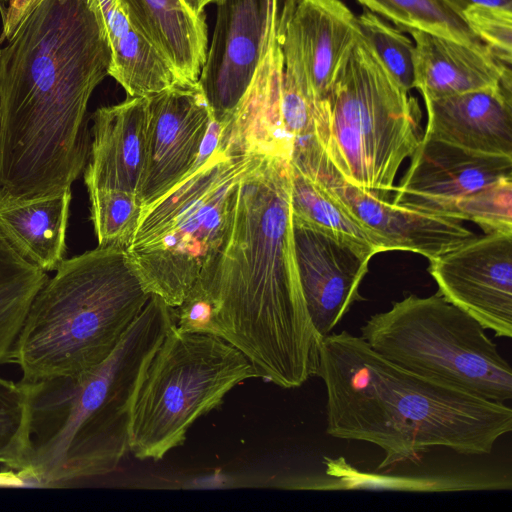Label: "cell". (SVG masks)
Segmentation results:
<instances>
[{
  "label": "cell",
  "mask_w": 512,
  "mask_h": 512,
  "mask_svg": "<svg viewBox=\"0 0 512 512\" xmlns=\"http://www.w3.org/2000/svg\"><path fill=\"white\" fill-rule=\"evenodd\" d=\"M110 61L88 0H40L0 49L1 198L71 189L90 152L88 102Z\"/></svg>",
  "instance_id": "obj_1"
},
{
  "label": "cell",
  "mask_w": 512,
  "mask_h": 512,
  "mask_svg": "<svg viewBox=\"0 0 512 512\" xmlns=\"http://www.w3.org/2000/svg\"><path fill=\"white\" fill-rule=\"evenodd\" d=\"M194 285L214 307L216 336L248 359L256 377L292 389L316 376L321 338L297 269L288 159L252 153L225 239Z\"/></svg>",
  "instance_id": "obj_2"
},
{
  "label": "cell",
  "mask_w": 512,
  "mask_h": 512,
  "mask_svg": "<svg viewBox=\"0 0 512 512\" xmlns=\"http://www.w3.org/2000/svg\"><path fill=\"white\" fill-rule=\"evenodd\" d=\"M316 376L326 390L329 436L371 443L378 470L415 462L435 448L490 454L512 430V409L389 361L347 331L320 340Z\"/></svg>",
  "instance_id": "obj_3"
},
{
  "label": "cell",
  "mask_w": 512,
  "mask_h": 512,
  "mask_svg": "<svg viewBox=\"0 0 512 512\" xmlns=\"http://www.w3.org/2000/svg\"><path fill=\"white\" fill-rule=\"evenodd\" d=\"M173 321L172 307L151 295L100 365L78 375L23 382L31 447L25 485L67 487L118 467L129 451L138 388Z\"/></svg>",
  "instance_id": "obj_4"
},
{
  "label": "cell",
  "mask_w": 512,
  "mask_h": 512,
  "mask_svg": "<svg viewBox=\"0 0 512 512\" xmlns=\"http://www.w3.org/2000/svg\"><path fill=\"white\" fill-rule=\"evenodd\" d=\"M55 271L32 300L13 348L24 383L100 365L151 297L125 250L97 247Z\"/></svg>",
  "instance_id": "obj_5"
},
{
  "label": "cell",
  "mask_w": 512,
  "mask_h": 512,
  "mask_svg": "<svg viewBox=\"0 0 512 512\" xmlns=\"http://www.w3.org/2000/svg\"><path fill=\"white\" fill-rule=\"evenodd\" d=\"M251 156L223 150L207 134L194 167L143 207L126 252L148 292L168 306L180 305L220 249Z\"/></svg>",
  "instance_id": "obj_6"
},
{
  "label": "cell",
  "mask_w": 512,
  "mask_h": 512,
  "mask_svg": "<svg viewBox=\"0 0 512 512\" xmlns=\"http://www.w3.org/2000/svg\"><path fill=\"white\" fill-rule=\"evenodd\" d=\"M420 121L417 99L396 83L362 35L315 108L317 139L338 173L388 200L402 162L422 138Z\"/></svg>",
  "instance_id": "obj_7"
},
{
  "label": "cell",
  "mask_w": 512,
  "mask_h": 512,
  "mask_svg": "<svg viewBox=\"0 0 512 512\" xmlns=\"http://www.w3.org/2000/svg\"><path fill=\"white\" fill-rule=\"evenodd\" d=\"M360 336L411 372L488 400L512 398L511 367L486 329L438 291L393 302L365 321Z\"/></svg>",
  "instance_id": "obj_8"
},
{
  "label": "cell",
  "mask_w": 512,
  "mask_h": 512,
  "mask_svg": "<svg viewBox=\"0 0 512 512\" xmlns=\"http://www.w3.org/2000/svg\"><path fill=\"white\" fill-rule=\"evenodd\" d=\"M256 377L251 363L224 339L178 330L174 321L138 388L129 451L140 460L164 458L182 445L201 416L241 382Z\"/></svg>",
  "instance_id": "obj_9"
},
{
  "label": "cell",
  "mask_w": 512,
  "mask_h": 512,
  "mask_svg": "<svg viewBox=\"0 0 512 512\" xmlns=\"http://www.w3.org/2000/svg\"><path fill=\"white\" fill-rule=\"evenodd\" d=\"M360 35L357 17L340 0H282L276 36L283 67L314 103L328 97Z\"/></svg>",
  "instance_id": "obj_10"
},
{
  "label": "cell",
  "mask_w": 512,
  "mask_h": 512,
  "mask_svg": "<svg viewBox=\"0 0 512 512\" xmlns=\"http://www.w3.org/2000/svg\"><path fill=\"white\" fill-rule=\"evenodd\" d=\"M438 292L495 336L512 337V232H489L430 261Z\"/></svg>",
  "instance_id": "obj_11"
},
{
  "label": "cell",
  "mask_w": 512,
  "mask_h": 512,
  "mask_svg": "<svg viewBox=\"0 0 512 512\" xmlns=\"http://www.w3.org/2000/svg\"><path fill=\"white\" fill-rule=\"evenodd\" d=\"M292 233L306 308L322 339L332 333L354 303L363 300L360 284L370 259L378 253L294 214Z\"/></svg>",
  "instance_id": "obj_12"
},
{
  "label": "cell",
  "mask_w": 512,
  "mask_h": 512,
  "mask_svg": "<svg viewBox=\"0 0 512 512\" xmlns=\"http://www.w3.org/2000/svg\"><path fill=\"white\" fill-rule=\"evenodd\" d=\"M213 121L199 83H178L147 97L143 207L176 185L196 164Z\"/></svg>",
  "instance_id": "obj_13"
},
{
  "label": "cell",
  "mask_w": 512,
  "mask_h": 512,
  "mask_svg": "<svg viewBox=\"0 0 512 512\" xmlns=\"http://www.w3.org/2000/svg\"><path fill=\"white\" fill-rule=\"evenodd\" d=\"M303 174L391 250L410 251L431 261L477 237L460 220L400 206L347 182L325 152Z\"/></svg>",
  "instance_id": "obj_14"
},
{
  "label": "cell",
  "mask_w": 512,
  "mask_h": 512,
  "mask_svg": "<svg viewBox=\"0 0 512 512\" xmlns=\"http://www.w3.org/2000/svg\"><path fill=\"white\" fill-rule=\"evenodd\" d=\"M274 0H222L199 86L213 120L226 124L247 92L259 66Z\"/></svg>",
  "instance_id": "obj_15"
},
{
  "label": "cell",
  "mask_w": 512,
  "mask_h": 512,
  "mask_svg": "<svg viewBox=\"0 0 512 512\" xmlns=\"http://www.w3.org/2000/svg\"><path fill=\"white\" fill-rule=\"evenodd\" d=\"M410 158L392 202L435 215L461 197L512 177L510 156L479 153L423 135Z\"/></svg>",
  "instance_id": "obj_16"
},
{
  "label": "cell",
  "mask_w": 512,
  "mask_h": 512,
  "mask_svg": "<svg viewBox=\"0 0 512 512\" xmlns=\"http://www.w3.org/2000/svg\"><path fill=\"white\" fill-rule=\"evenodd\" d=\"M512 77L501 84L424 100V137L490 155L512 157Z\"/></svg>",
  "instance_id": "obj_17"
},
{
  "label": "cell",
  "mask_w": 512,
  "mask_h": 512,
  "mask_svg": "<svg viewBox=\"0 0 512 512\" xmlns=\"http://www.w3.org/2000/svg\"><path fill=\"white\" fill-rule=\"evenodd\" d=\"M84 173L88 192L115 189L138 194L145 166L147 97L101 107L93 115Z\"/></svg>",
  "instance_id": "obj_18"
},
{
  "label": "cell",
  "mask_w": 512,
  "mask_h": 512,
  "mask_svg": "<svg viewBox=\"0 0 512 512\" xmlns=\"http://www.w3.org/2000/svg\"><path fill=\"white\" fill-rule=\"evenodd\" d=\"M415 41V88L432 100L494 87L512 77L511 66L485 45H473L420 29H407Z\"/></svg>",
  "instance_id": "obj_19"
},
{
  "label": "cell",
  "mask_w": 512,
  "mask_h": 512,
  "mask_svg": "<svg viewBox=\"0 0 512 512\" xmlns=\"http://www.w3.org/2000/svg\"><path fill=\"white\" fill-rule=\"evenodd\" d=\"M105 34L109 75L128 97H148L182 82L130 17L123 0H88Z\"/></svg>",
  "instance_id": "obj_20"
},
{
  "label": "cell",
  "mask_w": 512,
  "mask_h": 512,
  "mask_svg": "<svg viewBox=\"0 0 512 512\" xmlns=\"http://www.w3.org/2000/svg\"><path fill=\"white\" fill-rule=\"evenodd\" d=\"M133 21L184 83H197L208 51L205 14L183 0H123Z\"/></svg>",
  "instance_id": "obj_21"
},
{
  "label": "cell",
  "mask_w": 512,
  "mask_h": 512,
  "mask_svg": "<svg viewBox=\"0 0 512 512\" xmlns=\"http://www.w3.org/2000/svg\"><path fill=\"white\" fill-rule=\"evenodd\" d=\"M71 189L31 201L0 197V232L28 261L44 272L64 260Z\"/></svg>",
  "instance_id": "obj_22"
},
{
  "label": "cell",
  "mask_w": 512,
  "mask_h": 512,
  "mask_svg": "<svg viewBox=\"0 0 512 512\" xmlns=\"http://www.w3.org/2000/svg\"><path fill=\"white\" fill-rule=\"evenodd\" d=\"M48 278L0 232V365L12 362L13 348L30 304Z\"/></svg>",
  "instance_id": "obj_23"
},
{
  "label": "cell",
  "mask_w": 512,
  "mask_h": 512,
  "mask_svg": "<svg viewBox=\"0 0 512 512\" xmlns=\"http://www.w3.org/2000/svg\"><path fill=\"white\" fill-rule=\"evenodd\" d=\"M290 202L292 214L315 226L365 244L377 253L391 251L385 240L358 222L315 181L291 165Z\"/></svg>",
  "instance_id": "obj_24"
},
{
  "label": "cell",
  "mask_w": 512,
  "mask_h": 512,
  "mask_svg": "<svg viewBox=\"0 0 512 512\" xmlns=\"http://www.w3.org/2000/svg\"><path fill=\"white\" fill-rule=\"evenodd\" d=\"M366 9L392 21L399 30L420 29L468 44L484 45L463 15L444 0H357Z\"/></svg>",
  "instance_id": "obj_25"
},
{
  "label": "cell",
  "mask_w": 512,
  "mask_h": 512,
  "mask_svg": "<svg viewBox=\"0 0 512 512\" xmlns=\"http://www.w3.org/2000/svg\"><path fill=\"white\" fill-rule=\"evenodd\" d=\"M30 453L27 386L0 376V466L15 474L23 485Z\"/></svg>",
  "instance_id": "obj_26"
},
{
  "label": "cell",
  "mask_w": 512,
  "mask_h": 512,
  "mask_svg": "<svg viewBox=\"0 0 512 512\" xmlns=\"http://www.w3.org/2000/svg\"><path fill=\"white\" fill-rule=\"evenodd\" d=\"M89 198L98 247L126 251L143 209L138 194L115 189H95L89 191Z\"/></svg>",
  "instance_id": "obj_27"
},
{
  "label": "cell",
  "mask_w": 512,
  "mask_h": 512,
  "mask_svg": "<svg viewBox=\"0 0 512 512\" xmlns=\"http://www.w3.org/2000/svg\"><path fill=\"white\" fill-rule=\"evenodd\" d=\"M357 23L361 35L396 83L407 92L415 88L414 45L411 40L366 8L357 17Z\"/></svg>",
  "instance_id": "obj_28"
},
{
  "label": "cell",
  "mask_w": 512,
  "mask_h": 512,
  "mask_svg": "<svg viewBox=\"0 0 512 512\" xmlns=\"http://www.w3.org/2000/svg\"><path fill=\"white\" fill-rule=\"evenodd\" d=\"M439 215L472 221L486 233L512 232V177L500 179L447 204Z\"/></svg>",
  "instance_id": "obj_29"
},
{
  "label": "cell",
  "mask_w": 512,
  "mask_h": 512,
  "mask_svg": "<svg viewBox=\"0 0 512 512\" xmlns=\"http://www.w3.org/2000/svg\"><path fill=\"white\" fill-rule=\"evenodd\" d=\"M478 39L502 63L511 66L512 10L474 5L462 13Z\"/></svg>",
  "instance_id": "obj_30"
},
{
  "label": "cell",
  "mask_w": 512,
  "mask_h": 512,
  "mask_svg": "<svg viewBox=\"0 0 512 512\" xmlns=\"http://www.w3.org/2000/svg\"><path fill=\"white\" fill-rule=\"evenodd\" d=\"M40 0H12L7 15L2 22V35L0 41H10L21 23L39 3Z\"/></svg>",
  "instance_id": "obj_31"
},
{
  "label": "cell",
  "mask_w": 512,
  "mask_h": 512,
  "mask_svg": "<svg viewBox=\"0 0 512 512\" xmlns=\"http://www.w3.org/2000/svg\"><path fill=\"white\" fill-rule=\"evenodd\" d=\"M460 14L467 8L474 5L500 7L512 10V0H444Z\"/></svg>",
  "instance_id": "obj_32"
},
{
  "label": "cell",
  "mask_w": 512,
  "mask_h": 512,
  "mask_svg": "<svg viewBox=\"0 0 512 512\" xmlns=\"http://www.w3.org/2000/svg\"><path fill=\"white\" fill-rule=\"evenodd\" d=\"M222 0H183L187 7L195 15H203L204 8L210 3H219Z\"/></svg>",
  "instance_id": "obj_33"
},
{
  "label": "cell",
  "mask_w": 512,
  "mask_h": 512,
  "mask_svg": "<svg viewBox=\"0 0 512 512\" xmlns=\"http://www.w3.org/2000/svg\"><path fill=\"white\" fill-rule=\"evenodd\" d=\"M11 1L12 0H0V16H1L2 22L4 21L6 15H7L8 8L11 4Z\"/></svg>",
  "instance_id": "obj_34"
},
{
  "label": "cell",
  "mask_w": 512,
  "mask_h": 512,
  "mask_svg": "<svg viewBox=\"0 0 512 512\" xmlns=\"http://www.w3.org/2000/svg\"><path fill=\"white\" fill-rule=\"evenodd\" d=\"M2 136H3V107H2V95H1V89H0V163H1Z\"/></svg>",
  "instance_id": "obj_35"
}]
</instances>
